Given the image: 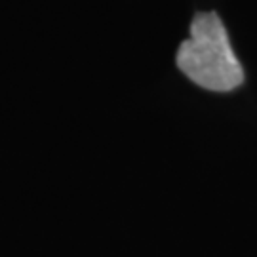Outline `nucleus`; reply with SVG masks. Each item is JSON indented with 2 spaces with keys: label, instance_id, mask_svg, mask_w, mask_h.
<instances>
[{
  "label": "nucleus",
  "instance_id": "f257e3e1",
  "mask_svg": "<svg viewBox=\"0 0 257 257\" xmlns=\"http://www.w3.org/2000/svg\"><path fill=\"white\" fill-rule=\"evenodd\" d=\"M191 37L175 55L179 71L196 86L225 93L244 82V69L232 52L229 33L215 12L196 14L189 27Z\"/></svg>",
  "mask_w": 257,
  "mask_h": 257
}]
</instances>
